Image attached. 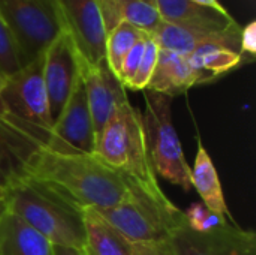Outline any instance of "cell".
Segmentation results:
<instances>
[{"label": "cell", "mask_w": 256, "mask_h": 255, "mask_svg": "<svg viewBox=\"0 0 256 255\" xmlns=\"http://www.w3.org/2000/svg\"><path fill=\"white\" fill-rule=\"evenodd\" d=\"M51 134L10 114L2 119L0 177L12 174L40 180L70 195L82 207L96 210L114 207L135 195H148L128 177L106 167L96 155L51 149Z\"/></svg>", "instance_id": "6da1fadb"}, {"label": "cell", "mask_w": 256, "mask_h": 255, "mask_svg": "<svg viewBox=\"0 0 256 255\" xmlns=\"http://www.w3.org/2000/svg\"><path fill=\"white\" fill-rule=\"evenodd\" d=\"M8 210L42 234L51 245L86 248L82 206L63 191L27 176H3Z\"/></svg>", "instance_id": "7a4b0ae2"}, {"label": "cell", "mask_w": 256, "mask_h": 255, "mask_svg": "<svg viewBox=\"0 0 256 255\" xmlns=\"http://www.w3.org/2000/svg\"><path fill=\"white\" fill-rule=\"evenodd\" d=\"M96 156L106 167L128 177L158 201H170L150 164L142 113L135 108L129 99L122 101L116 107L105 125L96 143Z\"/></svg>", "instance_id": "3957f363"}, {"label": "cell", "mask_w": 256, "mask_h": 255, "mask_svg": "<svg viewBox=\"0 0 256 255\" xmlns=\"http://www.w3.org/2000/svg\"><path fill=\"white\" fill-rule=\"evenodd\" d=\"M146 111L142 125L150 164L156 176L184 189H192V167L188 164L180 138L172 123V98L162 93L146 90Z\"/></svg>", "instance_id": "277c9868"}, {"label": "cell", "mask_w": 256, "mask_h": 255, "mask_svg": "<svg viewBox=\"0 0 256 255\" xmlns=\"http://www.w3.org/2000/svg\"><path fill=\"white\" fill-rule=\"evenodd\" d=\"M98 212L130 242L171 240V236L188 224L184 212L172 201L160 203L146 194Z\"/></svg>", "instance_id": "5b68a950"}, {"label": "cell", "mask_w": 256, "mask_h": 255, "mask_svg": "<svg viewBox=\"0 0 256 255\" xmlns=\"http://www.w3.org/2000/svg\"><path fill=\"white\" fill-rule=\"evenodd\" d=\"M0 14L16 41L22 68L44 56L64 30L54 0H0Z\"/></svg>", "instance_id": "8992f818"}, {"label": "cell", "mask_w": 256, "mask_h": 255, "mask_svg": "<svg viewBox=\"0 0 256 255\" xmlns=\"http://www.w3.org/2000/svg\"><path fill=\"white\" fill-rule=\"evenodd\" d=\"M2 98L12 117L30 126L52 132L44 83V56L24 66L15 75L4 78Z\"/></svg>", "instance_id": "52a82bcc"}, {"label": "cell", "mask_w": 256, "mask_h": 255, "mask_svg": "<svg viewBox=\"0 0 256 255\" xmlns=\"http://www.w3.org/2000/svg\"><path fill=\"white\" fill-rule=\"evenodd\" d=\"M82 59L70 35L63 30L44 53V83L52 125L81 78Z\"/></svg>", "instance_id": "ba28073f"}, {"label": "cell", "mask_w": 256, "mask_h": 255, "mask_svg": "<svg viewBox=\"0 0 256 255\" xmlns=\"http://www.w3.org/2000/svg\"><path fill=\"white\" fill-rule=\"evenodd\" d=\"M64 30L70 35L82 63L105 60L106 29L99 0H54Z\"/></svg>", "instance_id": "9c48e42d"}, {"label": "cell", "mask_w": 256, "mask_h": 255, "mask_svg": "<svg viewBox=\"0 0 256 255\" xmlns=\"http://www.w3.org/2000/svg\"><path fill=\"white\" fill-rule=\"evenodd\" d=\"M51 149L66 153L96 155V137L82 78L76 83L68 104L52 125Z\"/></svg>", "instance_id": "30bf717a"}, {"label": "cell", "mask_w": 256, "mask_h": 255, "mask_svg": "<svg viewBox=\"0 0 256 255\" xmlns=\"http://www.w3.org/2000/svg\"><path fill=\"white\" fill-rule=\"evenodd\" d=\"M177 255H256L255 231L225 224L208 233H196L188 224L171 236Z\"/></svg>", "instance_id": "8fae6325"}, {"label": "cell", "mask_w": 256, "mask_h": 255, "mask_svg": "<svg viewBox=\"0 0 256 255\" xmlns=\"http://www.w3.org/2000/svg\"><path fill=\"white\" fill-rule=\"evenodd\" d=\"M81 78L86 89V96L93 119L94 137L98 143L116 107L122 101L128 99L126 89L108 66L106 59L94 66L82 63Z\"/></svg>", "instance_id": "7c38bea8"}, {"label": "cell", "mask_w": 256, "mask_h": 255, "mask_svg": "<svg viewBox=\"0 0 256 255\" xmlns=\"http://www.w3.org/2000/svg\"><path fill=\"white\" fill-rule=\"evenodd\" d=\"M162 21L189 29H202L225 33H240L243 27L230 15L192 0H154Z\"/></svg>", "instance_id": "4fadbf2b"}, {"label": "cell", "mask_w": 256, "mask_h": 255, "mask_svg": "<svg viewBox=\"0 0 256 255\" xmlns=\"http://www.w3.org/2000/svg\"><path fill=\"white\" fill-rule=\"evenodd\" d=\"M158 45L164 50H171L184 56L195 53L200 48L208 45H219L237 51L242 54L240 48V33H225L202 29H189L162 21L158 29L152 33ZM246 59V57H244Z\"/></svg>", "instance_id": "5bb4252c"}, {"label": "cell", "mask_w": 256, "mask_h": 255, "mask_svg": "<svg viewBox=\"0 0 256 255\" xmlns=\"http://www.w3.org/2000/svg\"><path fill=\"white\" fill-rule=\"evenodd\" d=\"M200 84L201 77L190 65L188 56L160 48L153 77L146 90L174 98Z\"/></svg>", "instance_id": "9a60e30c"}, {"label": "cell", "mask_w": 256, "mask_h": 255, "mask_svg": "<svg viewBox=\"0 0 256 255\" xmlns=\"http://www.w3.org/2000/svg\"><path fill=\"white\" fill-rule=\"evenodd\" d=\"M0 255H52V245L15 213L0 216Z\"/></svg>", "instance_id": "2e32d148"}, {"label": "cell", "mask_w": 256, "mask_h": 255, "mask_svg": "<svg viewBox=\"0 0 256 255\" xmlns=\"http://www.w3.org/2000/svg\"><path fill=\"white\" fill-rule=\"evenodd\" d=\"M87 255H132L130 240L105 221L93 207L82 209Z\"/></svg>", "instance_id": "e0dca14e"}, {"label": "cell", "mask_w": 256, "mask_h": 255, "mask_svg": "<svg viewBox=\"0 0 256 255\" xmlns=\"http://www.w3.org/2000/svg\"><path fill=\"white\" fill-rule=\"evenodd\" d=\"M198 144L200 147L195 156V165L190 171L192 188L198 191V194L202 198V204L207 209H210L214 213L231 218V213L225 201L224 188L218 176V170L212 161V156L202 146L201 140L198 141Z\"/></svg>", "instance_id": "ac0fdd59"}, {"label": "cell", "mask_w": 256, "mask_h": 255, "mask_svg": "<svg viewBox=\"0 0 256 255\" xmlns=\"http://www.w3.org/2000/svg\"><path fill=\"white\" fill-rule=\"evenodd\" d=\"M189 62L201 77V84L214 81L220 75L246 63L243 54L219 45H208L189 54Z\"/></svg>", "instance_id": "d6986e66"}, {"label": "cell", "mask_w": 256, "mask_h": 255, "mask_svg": "<svg viewBox=\"0 0 256 255\" xmlns=\"http://www.w3.org/2000/svg\"><path fill=\"white\" fill-rule=\"evenodd\" d=\"M147 32L126 23L120 21L116 27H112L106 33V47H105V59L111 71L118 75L123 59L129 53V50L142 38H146Z\"/></svg>", "instance_id": "ffe728a7"}, {"label": "cell", "mask_w": 256, "mask_h": 255, "mask_svg": "<svg viewBox=\"0 0 256 255\" xmlns=\"http://www.w3.org/2000/svg\"><path fill=\"white\" fill-rule=\"evenodd\" d=\"M116 8L120 21H126L150 35L162 23L158 8L142 0H116Z\"/></svg>", "instance_id": "44dd1931"}, {"label": "cell", "mask_w": 256, "mask_h": 255, "mask_svg": "<svg viewBox=\"0 0 256 255\" xmlns=\"http://www.w3.org/2000/svg\"><path fill=\"white\" fill-rule=\"evenodd\" d=\"M22 69L16 41L0 14V77L9 78Z\"/></svg>", "instance_id": "7402d4cb"}, {"label": "cell", "mask_w": 256, "mask_h": 255, "mask_svg": "<svg viewBox=\"0 0 256 255\" xmlns=\"http://www.w3.org/2000/svg\"><path fill=\"white\" fill-rule=\"evenodd\" d=\"M159 50H160V47L158 45L154 38L150 35L146 42V50H144L141 65H140L136 74L134 75V78L124 86V89H130V90H146L147 89V86L153 77L156 63H158Z\"/></svg>", "instance_id": "603a6c76"}, {"label": "cell", "mask_w": 256, "mask_h": 255, "mask_svg": "<svg viewBox=\"0 0 256 255\" xmlns=\"http://www.w3.org/2000/svg\"><path fill=\"white\" fill-rule=\"evenodd\" d=\"M188 225L196 233H208L225 224H228V218L219 213L212 212L202 203H194L186 212Z\"/></svg>", "instance_id": "cb8c5ba5"}, {"label": "cell", "mask_w": 256, "mask_h": 255, "mask_svg": "<svg viewBox=\"0 0 256 255\" xmlns=\"http://www.w3.org/2000/svg\"><path fill=\"white\" fill-rule=\"evenodd\" d=\"M150 35H147L146 38L140 39L130 50L129 53L126 54V57L123 59V63H122V68H120V72L117 75V78L120 80V83L123 86H126L132 78L134 75L136 74L140 65H141V60H142V56H144V50H146V42H147V38Z\"/></svg>", "instance_id": "d4e9b609"}, {"label": "cell", "mask_w": 256, "mask_h": 255, "mask_svg": "<svg viewBox=\"0 0 256 255\" xmlns=\"http://www.w3.org/2000/svg\"><path fill=\"white\" fill-rule=\"evenodd\" d=\"M132 255H177L171 240L130 242Z\"/></svg>", "instance_id": "484cf974"}, {"label": "cell", "mask_w": 256, "mask_h": 255, "mask_svg": "<svg viewBox=\"0 0 256 255\" xmlns=\"http://www.w3.org/2000/svg\"><path fill=\"white\" fill-rule=\"evenodd\" d=\"M240 48L242 54L250 62L256 54V21H250L244 29H242L240 36Z\"/></svg>", "instance_id": "4316f807"}, {"label": "cell", "mask_w": 256, "mask_h": 255, "mask_svg": "<svg viewBox=\"0 0 256 255\" xmlns=\"http://www.w3.org/2000/svg\"><path fill=\"white\" fill-rule=\"evenodd\" d=\"M52 255H87L86 251L76 249V248H69V246H58L52 245Z\"/></svg>", "instance_id": "83f0119b"}, {"label": "cell", "mask_w": 256, "mask_h": 255, "mask_svg": "<svg viewBox=\"0 0 256 255\" xmlns=\"http://www.w3.org/2000/svg\"><path fill=\"white\" fill-rule=\"evenodd\" d=\"M192 2L200 3V5H204V6H210V8L218 9V11H220V12H225V11H226V9L224 8V5H222L219 0H192Z\"/></svg>", "instance_id": "f1b7e54d"}, {"label": "cell", "mask_w": 256, "mask_h": 255, "mask_svg": "<svg viewBox=\"0 0 256 255\" xmlns=\"http://www.w3.org/2000/svg\"><path fill=\"white\" fill-rule=\"evenodd\" d=\"M3 84H4V78H3V77H0V120H2V119H4V117L9 114V111H8V108H6V105H4V102H3V98H2V89H3Z\"/></svg>", "instance_id": "f546056e"}, {"label": "cell", "mask_w": 256, "mask_h": 255, "mask_svg": "<svg viewBox=\"0 0 256 255\" xmlns=\"http://www.w3.org/2000/svg\"><path fill=\"white\" fill-rule=\"evenodd\" d=\"M8 210V206H6V197H4V191L3 188L0 186V216Z\"/></svg>", "instance_id": "4dcf8cb0"}, {"label": "cell", "mask_w": 256, "mask_h": 255, "mask_svg": "<svg viewBox=\"0 0 256 255\" xmlns=\"http://www.w3.org/2000/svg\"><path fill=\"white\" fill-rule=\"evenodd\" d=\"M142 2H147V3H150V5H154V0H142ZM156 6V5H154Z\"/></svg>", "instance_id": "1f68e13d"}]
</instances>
